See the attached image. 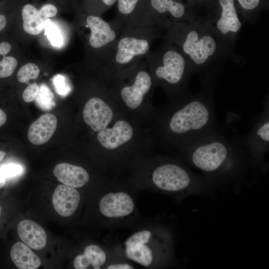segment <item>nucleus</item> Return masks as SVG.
<instances>
[{
	"label": "nucleus",
	"instance_id": "obj_2",
	"mask_svg": "<svg viewBox=\"0 0 269 269\" xmlns=\"http://www.w3.org/2000/svg\"><path fill=\"white\" fill-rule=\"evenodd\" d=\"M170 132L180 136L184 146L217 129L212 99L206 94L190 96L171 115Z\"/></svg>",
	"mask_w": 269,
	"mask_h": 269
},
{
	"label": "nucleus",
	"instance_id": "obj_26",
	"mask_svg": "<svg viewBox=\"0 0 269 269\" xmlns=\"http://www.w3.org/2000/svg\"><path fill=\"white\" fill-rule=\"evenodd\" d=\"M39 72V68L36 64L28 63L19 69L17 74V79L21 83H28L30 80L36 79Z\"/></svg>",
	"mask_w": 269,
	"mask_h": 269
},
{
	"label": "nucleus",
	"instance_id": "obj_9",
	"mask_svg": "<svg viewBox=\"0 0 269 269\" xmlns=\"http://www.w3.org/2000/svg\"><path fill=\"white\" fill-rule=\"evenodd\" d=\"M111 21L120 30L126 28L155 25L147 0H117Z\"/></svg>",
	"mask_w": 269,
	"mask_h": 269
},
{
	"label": "nucleus",
	"instance_id": "obj_15",
	"mask_svg": "<svg viewBox=\"0 0 269 269\" xmlns=\"http://www.w3.org/2000/svg\"><path fill=\"white\" fill-rule=\"evenodd\" d=\"M113 113L111 108L102 99L93 97L86 103L83 117L85 122L95 132H99L108 126Z\"/></svg>",
	"mask_w": 269,
	"mask_h": 269
},
{
	"label": "nucleus",
	"instance_id": "obj_41",
	"mask_svg": "<svg viewBox=\"0 0 269 269\" xmlns=\"http://www.w3.org/2000/svg\"><path fill=\"white\" fill-rule=\"evenodd\" d=\"M1 208L0 206V214H1Z\"/></svg>",
	"mask_w": 269,
	"mask_h": 269
},
{
	"label": "nucleus",
	"instance_id": "obj_13",
	"mask_svg": "<svg viewBox=\"0 0 269 269\" xmlns=\"http://www.w3.org/2000/svg\"><path fill=\"white\" fill-rule=\"evenodd\" d=\"M57 13L56 7L52 4L43 5L39 9L30 4L25 5L22 9L23 28L27 33L35 35L41 32L47 19Z\"/></svg>",
	"mask_w": 269,
	"mask_h": 269
},
{
	"label": "nucleus",
	"instance_id": "obj_4",
	"mask_svg": "<svg viewBox=\"0 0 269 269\" xmlns=\"http://www.w3.org/2000/svg\"><path fill=\"white\" fill-rule=\"evenodd\" d=\"M166 42L178 50L187 61L197 67L204 65L216 53L218 44L210 31L190 21L176 23L167 29Z\"/></svg>",
	"mask_w": 269,
	"mask_h": 269
},
{
	"label": "nucleus",
	"instance_id": "obj_24",
	"mask_svg": "<svg viewBox=\"0 0 269 269\" xmlns=\"http://www.w3.org/2000/svg\"><path fill=\"white\" fill-rule=\"evenodd\" d=\"M54 95L47 85L42 84L39 89L38 94L35 99L37 106L44 111L51 110L55 106Z\"/></svg>",
	"mask_w": 269,
	"mask_h": 269
},
{
	"label": "nucleus",
	"instance_id": "obj_30",
	"mask_svg": "<svg viewBox=\"0 0 269 269\" xmlns=\"http://www.w3.org/2000/svg\"><path fill=\"white\" fill-rule=\"evenodd\" d=\"M23 172V167L15 163H8L0 167V175L5 179L21 175Z\"/></svg>",
	"mask_w": 269,
	"mask_h": 269
},
{
	"label": "nucleus",
	"instance_id": "obj_14",
	"mask_svg": "<svg viewBox=\"0 0 269 269\" xmlns=\"http://www.w3.org/2000/svg\"><path fill=\"white\" fill-rule=\"evenodd\" d=\"M134 207L132 198L124 192L109 193L105 195L99 202L100 212L108 218L126 216L132 213Z\"/></svg>",
	"mask_w": 269,
	"mask_h": 269
},
{
	"label": "nucleus",
	"instance_id": "obj_6",
	"mask_svg": "<svg viewBox=\"0 0 269 269\" xmlns=\"http://www.w3.org/2000/svg\"><path fill=\"white\" fill-rule=\"evenodd\" d=\"M85 22L89 29V45L98 52L100 63L104 66L121 31L111 21H105L99 15H88Z\"/></svg>",
	"mask_w": 269,
	"mask_h": 269
},
{
	"label": "nucleus",
	"instance_id": "obj_12",
	"mask_svg": "<svg viewBox=\"0 0 269 269\" xmlns=\"http://www.w3.org/2000/svg\"><path fill=\"white\" fill-rule=\"evenodd\" d=\"M146 67L145 58L137 62L136 72L133 84L123 87L120 91L122 100L132 109H135L141 105L144 96L151 87L152 79Z\"/></svg>",
	"mask_w": 269,
	"mask_h": 269
},
{
	"label": "nucleus",
	"instance_id": "obj_19",
	"mask_svg": "<svg viewBox=\"0 0 269 269\" xmlns=\"http://www.w3.org/2000/svg\"><path fill=\"white\" fill-rule=\"evenodd\" d=\"M17 232L20 240L33 249L40 250L46 245L45 231L39 224L32 220L24 219L19 222Z\"/></svg>",
	"mask_w": 269,
	"mask_h": 269
},
{
	"label": "nucleus",
	"instance_id": "obj_31",
	"mask_svg": "<svg viewBox=\"0 0 269 269\" xmlns=\"http://www.w3.org/2000/svg\"><path fill=\"white\" fill-rule=\"evenodd\" d=\"M151 233L148 230H143L137 232L131 236L125 242L126 247L135 244H146Z\"/></svg>",
	"mask_w": 269,
	"mask_h": 269
},
{
	"label": "nucleus",
	"instance_id": "obj_25",
	"mask_svg": "<svg viewBox=\"0 0 269 269\" xmlns=\"http://www.w3.org/2000/svg\"><path fill=\"white\" fill-rule=\"evenodd\" d=\"M45 34L52 45L61 47L63 44L62 33L57 25L52 23L50 18L47 19L44 27Z\"/></svg>",
	"mask_w": 269,
	"mask_h": 269
},
{
	"label": "nucleus",
	"instance_id": "obj_34",
	"mask_svg": "<svg viewBox=\"0 0 269 269\" xmlns=\"http://www.w3.org/2000/svg\"><path fill=\"white\" fill-rule=\"evenodd\" d=\"M192 6H204L205 5H211L214 0H188Z\"/></svg>",
	"mask_w": 269,
	"mask_h": 269
},
{
	"label": "nucleus",
	"instance_id": "obj_22",
	"mask_svg": "<svg viewBox=\"0 0 269 269\" xmlns=\"http://www.w3.org/2000/svg\"><path fill=\"white\" fill-rule=\"evenodd\" d=\"M106 261V254L99 246L90 245L84 249V253L77 256L73 262L76 269H86L90 266L99 269Z\"/></svg>",
	"mask_w": 269,
	"mask_h": 269
},
{
	"label": "nucleus",
	"instance_id": "obj_28",
	"mask_svg": "<svg viewBox=\"0 0 269 269\" xmlns=\"http://www.w3.org/2000/svg\"><path fill=\"white\" fill-rule=\"evenodd\" d=\"M17 65V62L14 57L3 56L0 61V78H6L11 75Z\"/></svg>",
	"mask_w": 269,
	"mask_h": 269
},
{
	"label": "nucleus",
	"instance_id": "obj_20",
	"mask_svg": "<svg viewBox=\"0 0 269 269\" xmlns=\"http://www.w3.org/2000/svg\"><path fill=\"white\" fill-rule=\"evenodd\" d=\"M53 174L63 184L80 188L86 184L89 175L83 168L67 163H61L53 169Z\"/></svg>",
	"mask_w": 269,
	"mask_h": 269
},
{
	"label": "nucleus",
	"instance_id": "obj_10",
	"mask_svg": "<svg viewBox=\"0 0 269 269\" xmlns=\"http://www.w3.org/2000/svg\"><path fill=\"white\" fill-rule=\"evenodd\" d=\"M244 145L254 160H259L269 148V103H264L262 112L253 119V127L244 138Z\"/></svg>",
	"mask_w": 269,
	"mask_h": 269
},
{
	"label": "nucleus",
	"instance_id": "obj_3",
	"mask_svg": "<svg viewBox=\"0 0 269 269\" xmlns=\"http://www.w3.org/2000/svg\"><path fill=\"white\" fill-rule=\"evenodd\" d=\"M160 30L155 25L122 29L103 66L106 70L121 71L144 59Z\"/></svg>",
	"mask_w": 269,
	"mask_h": 269
},
{
	"label": "nucleus",
	"instance_id": "obj_1",
	"mask_svg": "<svg viewBox=\"0 0 269 269\" xmlns=\"http://www.w3.org/2000/svg\"><path fill=\"white\" fill-rule=\"evenodd\" d=\"M190 163L210 175L232 172L241 156V149L220 134L211 132L185 146Z\"/></svg>",
	"mask_w": 269,
	"mask_h": 269
},
{
	"label": "nucleus",
	"instance_id": "obj_35",
	"mask_svg": "<svg viewBox=\"0 0 269 269\" xmlns=\"http://www.w3.org/2000/svg\"><path fill=\"white\" fill-rule=\"evenodd\" d=\"M11 45L7 42H2L0 43V55L5 56L10 50Z\"/></svg>",
	"mask_w": 269,
	"mask_h": 269
},
{
	"label": "nucleus",
	"instance_id": "obj_8",
	"mask_svg": "<svg viewBox=\"0 0 269 269\" xmlns=\"http://www.w3.org/2000/svg\"><path fill=\"white\" fill-rule=\"evenodd\" d=\"M152 180L158 189L167 192H182L192 188L197 179L187 169L174 163H165L153 171Z\"/></svg>",
	"mask_w": 269,
	"mask_h": 269
},
{
	"label": "nucleus",
	"instance_id": "obj_18",
	"mask_svg": "<svg viewBox=\"0 0 269 269\" xmlns=\"http://www.w3.org/2000/svg\"><path fill=\"white\" fill-rule=\"evenodd\" d=\"M57 120L51 113L40 116L30 126L28 138L33 144L41 145L47 142L52 137L56 129Z\"/></svg>",
	"mask_w": 269,
	"mask_h": 269
},
{
	"label": "nucleus",
	"instance_id": "obj_16",
	"mask_svg": "<svg viewBox=\"0 0 269 269\" xmlns=\"http://www.w3.org/2000/svg\"><path fill=\"white\" fill-rule=\"evenodd\" d=\"M133 129L127 122L117 121L112 128L106 127L98 132L97 138L101 144L108 149H114L130 140Z\"/></svg>",
	"mask_w": 269,
	"mask_h": 269
},
{
	"label": "nucleus",
	"instance_id": "obj_37",
	"mask_svg": "<svg viewBox=\"0 0 269 269\" xmlns=\"http://www.w3.org/2000/svg\"><path fill=\"white\" fill-rule=\"evenodd\" d=\"M6 121V115L5 113L0 109V127L5 124Z\"/></svg>",
	"mask_w": 269,
	"mask_h": 269
},
{
	"label": "nucleus",
	"instance_id": "obj_29",
	"mask_svg": "<svg viewBox=\"0 0 269 269\" xmlns=\"http://www.w3.org/2000/svg\"><path fill=\"white\" fill-rule=\"evenodd\" d=\"M53 84L56 93L65 97L71 91V88L66 77L61 74H57L53 78Z\"/></svg>",
	"mask_w": 269,
	"mask_h": 269
},
{
	"label": "nucleus",
	"instance_id": "obj_36",
	"mask_svg": "<svg viewBox=\"0 0 269 269\" xmlns=\"http://www.w3.org/2000/svg\"><path fill=\"white\" fill-rule=\"evenodd\" d=\"M131 266L127 264H117L111 265L107 267V269H132Z\"/></svg>",
	"mask_w": 269,
	"mask_h": 269
},
{
	"label": "nucleus",
	"instance_id": "obj_39",
	"mask_svg": "<svg viewBox=\"0 0 269 269\" xmlns=\"http://www.w3.org/2000/svg\"><path fill=\"white\" fill-rule=\"evenodd\" d=\"M5 184V179L0 175V188L3 187Z\"/></svg>",
	"mask_w": 269,
	"mask_h": 269
},
{
	"label": "nucleus",
	"instance_id": "obj_17",
	"mask_svg": "<svg viewBox=\"0 0 269 269\" xmlns=\"http://www.w3.org/2000/svg\"><path fill=\"white\" fill-rule=\"evenodd\" d=\"M80 201L79 192L75 188L65 184L59 185L52 196L55 211L63 217L72 215L77 209Z\"/></svg>",
	"mask_w": 269,
	"mask_h": 269
},
{
	"label": "nucleus",
	"instance_id": "obj_7",
	"mask_svg": "<svg viewBox=\"0 0 269 269\" xmlns=\"http://www.w3.org/2000/svg\"><path fill=\"white\" fill-rule=\"evenodd\" d=\"M156 26L166 30L172 25L190 21L193 6L188 0H147Z\"/></svg>",
	"mask_w": 269,
	"mask_h": 269
},
{
	"label": "nucleus",
	"instance_id": "obj_11",
	"mask_svg": "<svg viewBox=\"0 0 269 269\" xmlns=\"http://www.w3.org/2000/svg\"><path fill=\"white\" fill-rule=\"evenodd\" d=\"M211 5L215 10L212 26L217 32L227 36L236 34L240 30L242 22L235 0H214Z\"/></svg>",
	"mask_w": 269,
	"mask_h": 269
},
{
	"label": "nucleus",
	"instance_id": "obj_40",
	"mask_svg": "<svg viewBox=\"0 0 269 269\" xmlns=\"http://www.w3.org/2000/svg\"><path fill=\"white\" fill-rule=\"evenodd\" d=\"M5 155V152L3 151L0 150V162L2 160Z\"/></svg>",
	"mask_w": 269,
	"mask_h": 269
},
{
	"label": "nucleus",
	"instance_id": "obj_27",
	"mask_svg": "<svg viewBox=\"0 0 269 269\" xmlns=\"http://www.w3.org/2000/svg\"><path fill=\"white\" fill-rule=\"evenodd\" d=\"M235 2L239 12L247 14L258 10L264 0H235Z\"/></svg>",
	"mask_w": 269,
	"mask_h": 269
},
{
	"label": "nucleus",
	"instance_id": "obj_5",
	"mask_svg": "<svg viewBox=\"0 0 269 269\" xmlns=\"http://www.w3.org/2000/svg\"><path fill=\"white\" fill-rule=\"evenodd\" d=\"M146 65L156 78L172 87H179L186 81L187 61L175 47L166 42L145 57Z\"/></svg>",
	"mask_w": 269,
	"mask_h": 269
},
{
	"label": "nucleus",
	"instance_id": "obj_33",
	"mask_svg": "<svg viewBox=\"0 0 269 269\" xmlns=\"http://www.w3.org/2000/svg\"><path fill=\"white\" fill-rule=\"evenodd\" d=\"M98 3L100 15L108 10L115 3L117 0H96Z\"/></svg>",
	"mask_w": 269,
	"mask_h": 269
},
{
	"label": "nucleus",
	"instance_id": "obj_32",
	"mask_svg": "<svg viewBox=\"0 0 269 269\" xmlns=\"http://www.w3.org/2000/svg\"><path fill=\"white\" fill-rule=\"evenodd\" d=\"M39 89V87L36 83L29 84L22 93L23 100L27 103L32 102L36 98Z\"/></svg>",
	"mask_w": 269,
	"mask_h": 269
},
{
	"label": "nucleus",
	"instance_id": "obj_23",
	"mask_svg": "<svg viewBox=\"0 0 269 269\" xmlns=\"http://www.w3.org/2000/svg\"><path fill=\"white\" fill-rule=\"evenodd\" d=\"M127 257L144 267L149 266L153 261L150 248L145 244H135L126 247Z\"/></svg>",
	"mask_w": 269,
	"mask_h": 269
},
{
	"label": "nucleus",
	"instance_id": "obj_21",
	"mask_svg": "<svg viewBox=\"0 0 269 269\" xmlns=\"http://www.w3.org/2000/svg\"><path fill=\"white\" fill-rule=\"evenodd\" d=\"M10 256L13 263L19 269H36L41 264L40 258L21 242H17L12 246Z\"/></svg>",
	"mask_w": 269,
	"mask_h": 269
},
{
	"label": "nucleus",
	"instance_id": "obj_38",
	"mask_svg": "<svg viewBox=\"0 0 269 269\" xmlns=\"http://www.w3.org/2000/svg\"><path fill=\"white\" fill-rule=\"evenodd\" d=\"M6 24V19L5 15L0 14V31L5 27Z\"/></svg>",
	"mask_w": 269,
	"mask_h": 269
}]
</instances>
